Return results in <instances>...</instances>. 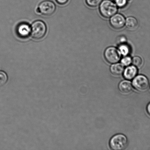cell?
<instances>
[{"label":"cell","instance_id":"6da1fadb","mask_svg":"<svg viewBox=\"0 0 150 150\" xmlns=\"http://www.w3.org/2000/svg\"><path fill=\"white\" fill-rule=\"evenodd\" d=\"M99 10L101 16L105 18H110L117 13L118 7L111 0H104L100 4Z\"/></svg>","mask_w":150,"mask_h":150},{"label":"cell","instance_id":"7a4b0ae2","mask_svg":"<svg viewBox=\"0 0 150 150\" xmlns=\"http://www.w3.org/2000/svg\"><path fill=\"white\" fill-rule=\"evenodd\" d=\"M47 32L46 25L41 20L36 21L31 26V35L34 39L40 40L45 36Z\"/></svg>","mask_w":150,"mask_h":150},{"label":"cell","instance_id":"3957f363","mask_svg":"<svg viewBox=\"0 0 150 150\" xmlns=\"http://www.w3.org/2000/svg\"><path fill=\"white\" fill-rule=\"evenodd\" d=\"M128 144V139L125 136L122 134H117L111 138L109 145L112 149L123 150L127 147Z\"/></svg>","mask_w":150,"mask_h":150},{"label":"cell","instance_id":"277c9868","mask_svg":"<svg viewBox=\"0 0 150 150\" xmlns=\"http://www.w3.org/2000/svg\"><path fill=\"white\" fill-rule=\"evenodd\" d=\"M104 56L107 62L112 64L118 63L120 61L121 55L117 48L110 47L104 51Z\"/></svg>","mask_w":150,"mask_h":150},{"label":"cell","instance_id":"5b68a950","mask_svg":"<svg viewBox=\"0 0 150 150\" xmlns=\"http://www.w3.org/2000/svg\"><path fill=\"white\" fill-rule=\"evenodd\" d=\"M56 9L55 4L52 1H45L39 4L36 9L38 13L45 16H50L53 14Z\"/></svg>","mask_w":150,"mask_h":150},{"label":"cell","instance_id":"8992f818","mask_svg":"<svg viewBox=\"0 0 150 150\" xmlns=\"http://www.w3.org/2000/svg\"><path fill=\"white\" fill-rule=\"evenodd\" d=\"M134 88L139 92H145L149 86V81L147 78L144 75H138L133 79Z\"/></svg>","mask_w":150,"mask_h":150},{"label":"cell","instance_id":"52a82bcc","mask_svg":"<svg viewBox=\"0 0 150 150\" xmlns=\"http://www.w3.org/2000/svg\"><path fill=\"white\" fill-rule=\"evenodd\" d=\"M126 19L124 16L120 14L114 15L110 18V23L113 28L119 30L125 25Z\"/></svg>","mask_w":150,"mask_h":150},{"label":"cell","instance_id":"ba28073f","mask_svg":"<svg viewBox=\"0 0 150 150\" xmlns=\"http://www.w3.org/2000/svg\"><path fill=\"white\" fill-rule=\"evenodd\" d=\"M17 32L18 36L22 38H26L31 34V27L26 23L19 24L17 28Z\"/></svg>","mask_w":150,"mask_h":150},{"label":"cell","instance_id":"9c48e42d","mask_svg":"<svg viewBox=\"0 0 150 150\" xmlns=\"http://www.w3.org/2000/svg\"><path fill=\"white\" fill-rule=\"evenodd\" d=\"M123 76L127 80H131L136 77L138 73L137 67L134 65H129L124 69Z\"/></svg>","mask_w":150,"mask_h":150},{"label":"cell","instance_id":"30bf717a","mask_svg":"<svg viewBox=\"0 0 150 150\" xmlns=\"http://www.w3.org/2000/svg\"><path fill=\"white\" fill-rule=\"evenodd\" d=\"M119 88L120 92L124 94L130 93L133 89L131 82L128 80L123 81L120 82Z\"/></svg>","mask_w":150,"mask_h":150},{"label":"cell","instance_id":"8fae6325","mask_svg":"<svg viewBox=\"0 0 150 150\" xmlns=\"http://www.w3.org/2000/svg\"><path fill=\"white\" fill-rule=\"evenodd\" d=\"M124 69V66L121 63L112 64L110 67L111 73L116 76H120L122 74Z\"/></svg>","mask_w":150,"mask_h":150},{"label":"cell","instance_id":"7c38bea8","mask_svg":"<svg viewBox=\"0 0 150 150\" xmlns=\"http://www.w3.org/2000/svg\"><path fill=\"white\" fill-rule=\"evenodd\" d=\"M139 25L137 20L133 17H127L126 20L125 25L126 27L130 30H134L137 28Z\"/></svg>","mask_w":150,"mask_h":150},{"label":"cell","instance_id":"4fadbf2b","mask_svg":"<svg viewBox=\"0 0 150 150\" xmlns=\"http://www.w3.org/2000/svg\"><path fill=\"white\" fill-rule=\"evenodd\" d=\"M118 49L121 55L123 56H126L130 54L131 50L130 47L125 43L120 45Z\"/></svg>","mask_w":150,"mask_h":150},{"label":"cell","instance_id":"5bb4252c","mask_svg":"<svg viewBox=\"0 0 150 150\" xmlns=\"http://www.w3.org/2000/svg\"><path fill=\"white\" fill-rule=\"evenodd\" d=\"M132 64L137 68H140L143 65V60L140 57H135L132 59Z\"/></svg>","mask_w":150,"mask_h":150},{"label":"cell","instance_id":"9a60e30c","mask_svg":"<svg viewBox=\"0 0 150 150\" xmlns=\"http://www.w3.org/2000/svg\"><path fill=\"white\" fill-rule=\"evenodd\" d=\"M87 4L89 6L95 7L100 5L102 0H86Z\"/></svg>","mask_w":150,"mask_h":150},{"label":"cell","instance_id":"2e32d148","mask_svg":"<svg viewBox=\"0 0 150 150\" xmlns=\"http://www.w3.org/2000/svg\"><path fill=\"white\" fill-rule=\"evenodd\" d=\"M121 60V63L125 67H128L132 64V58L128 55L124 56Z\"/></svg>","mask_w":150,"mask_h":150},{"label":"cell","instance_id":"e0dca14e","mask_svg":"<svg viewBox=\"0 0 150 150\" xmlns=\"http://www.w3.org/2000/svg\"><path fill=\"white\" fill-rule=\"evenodd\" d=\"M129 0H114V3L117 7L124 8L127 5Z\"/></svg>","mask_w":150,"mask_h":150},{"label":"cell","instance_id":"ac0fdd59","mask_svg":"<svg viewBox=\"0 0 150 150\" xmlns=\"http://www.w3.org/2000/svg\"><path fill=\"white\" fill-rule=\"evenodd\" d=\"M7 77L6 74L4 71H0V85H3L7 82Z\"/></svg>","mask_w":150,"mask_h":150},{"label":"cell","instance_id":"d6986e66","mask_svg":"<svg viewBox=\"0 0 150 150\" xmlns=\"http://www.w3.org/2000/svg\"><path fill=\"white\" fill-rule=\"evenodd\" d=\"M56 1L60 5H64L68 2V0H56Z\"/></svg>","mask_w":150,"mask_h":150},{"label":"cell","instance_id":"ffe728a7","mask_svg":"<svg viewBox=\"0 0 150 150\" xmlns=\"http://www.w3.org/2000/svg\"><path fill=\"white\" fill-rule=\"evenodd\" d=\"M146 110L148 114L150 116V103L148 104L147 106Z\"/></svg>","mask_w":150,"mask_h":150},{"label":"cell","instance_id":"44dd1931","mask_svg":"<svg viewBox=\"0 0 150 150\" xmlns=\"http://www.w3.org/2000/svg\"><path fill=\"white\" fill-rule=\"evenodd\" d=\"M149 88H150V85Z\"/></svg>","mask_w":150,"mask_h":150}]
</instances>
